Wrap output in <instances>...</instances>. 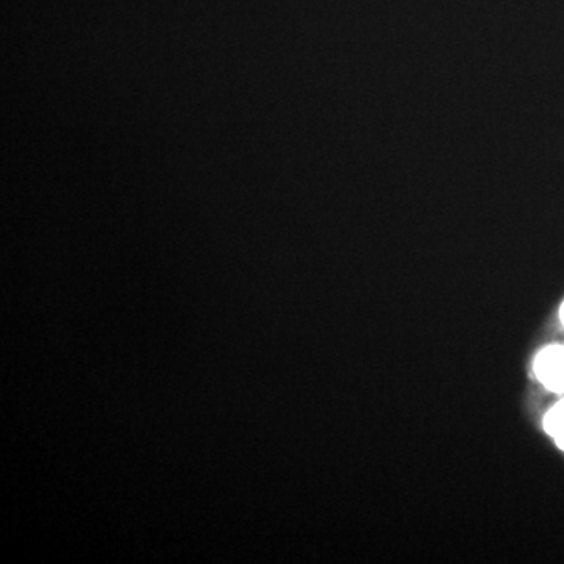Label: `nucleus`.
I'll return each mask as SVG.
<instances>
[{"mask_svg":"<svg viewBox=\"0 0 564 564\" xmlns=\"http://www.w3.org/2000/svg\"><path fill=\"white\" fill-rule=\"evenodd\" d=\"M532 373L545 392L564 395V344H545L532 359Z\"/></svg>","mask_w":564,"mask_h":564,"instance_id":"f257e3e1","label":"nucleus"},{"mask_svg":"<svg viewBox=\"0 0 564 564\" xmlns=\"http://www.w3.org/2000/svg\"><path fill=\"white\" fill-rule=\"evenodd\" d=\"M544 433L554 441L556 448L564 452V395L558 397L543 415Z\"/></svg>","mask_w":564,"mask_h":564,"instance_id":"f03ea898","label":"nucleus"},{"mask_svg":"<svg viewBox=\"0 0 564 564\" xmlns=\"http://www.w3.org/2000/svg\"><path fill=\"white\" fill-rule=\"evenodd\" d=\"M558 321L560 325H562V328L564 329V300L558 306Z\"/></svg>","mask_w":564,"mask_h":564,"instance_id":"7ed1b4c3","label":"nucleus"}]
</instances>
